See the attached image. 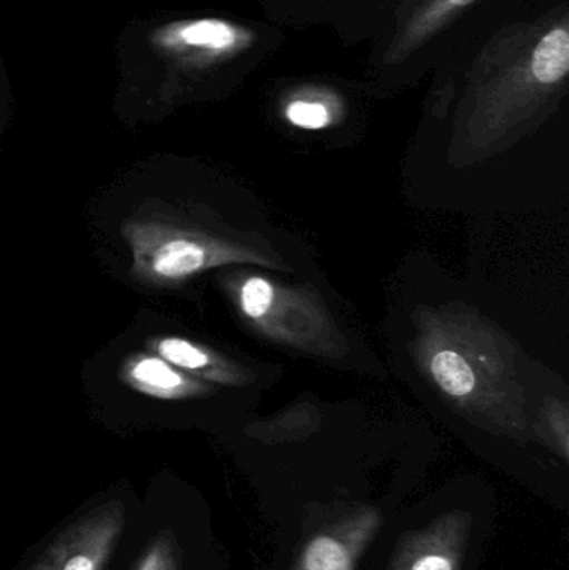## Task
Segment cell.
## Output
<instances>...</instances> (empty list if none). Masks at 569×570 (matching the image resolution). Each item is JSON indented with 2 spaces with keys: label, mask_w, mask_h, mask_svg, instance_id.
<instances>
[{
  "label": "cell",
  "mask_w": 569,
  "mask_h": 570,
  "mask_svg": "<svg viewBox=\"0 0 569 570\" xmlns=\"http://www.w3.org/2000/svg\"><path fill=\"white\" fill-rule=\"evenodd\" d=\"M488 357H470L468 345L457 338H438L426 347V368L434 384L451 402L463 407L481 405L480 397L488 384L487 372L480 367Z\"/></svg>",
  "instance_id": "9c48e42d"
},
{
  "label": "cell",
  "mask_w": 569,
  "mask_h": 570,
  "mask_svg": "<svg viewBox=\"0 0 569 570\" xmlns=\"http://www.w3.org/2000/svg\"><path fill=\"white\" fill-rule=\"evenodd\" d=\"M383 518L360 508L314 534L291 570H357L361 558L380 532Z\"/></svg>",
  "instance_id": "ba28073f"
},
{
  "label": "cell",
  "mask_w": 569,
  "mask_h": 570,
  "mask_svg": "<svg viewBox=\"0 0 569 570\" xmlns=\"http://www.w3.org/2000/svg\"><path fill=\"white\" fill-rule=\"evenodd\" d=\"M126 525V508L110 501L67 528L29 570H106Z\"/></svg>",
  "instance_id": "5b68a950"
},
{
  "label": "cell",
  "mask_w": 569,
  "mask_h": 570,
  "mask_svg": "<svg viewBox=\"0 0 569 570\" xmlns=\"http://www.w3.org/2000/svg\"><path fill=\"white\" fill-rule=\"evenodd\" d=\"M340 94L327 83L303 82L283 99V116L303 130H323L333 126L341 109Z\"/></svg>",
  "instance_id": "7c38bea8"
},
{
  "label": "cell",
  "mask_w": 569,
  "mask_h": 570,
  "mask_svg": "<svg viewBox=\"0 0 569 570\" xmlns=\"http://www.w3.org/2000/svg\"><path fill=\"white\" fill-rule=\"evenodd\" d=\"M122 237L133 254V276L157 287L183 284L196 274L227 264H267L239 244L159 220H129L122 227Z\"/></svg>",
  "instance_id": "3957f363"
},
{
  "label": "cell",
  "mask_w": 569,
  "mask_h": 570,
  "mask_svg": "<svg viewBox=\"0 0 569 570\" xmlns=\"http://www.w3.org/2000/svg\"><path fill=\"white\" fill-rule=\"evenodd\" d=\"M569 76L567 3L498 30L471 63L458 127L478 146L527 129L563 99Z\"/></svg>",
  "instance_id": "6da1fadb"
},
{
  "label": "cell",
  "mask_w": 569,
  "mask_h": 570,
  "mask_svg": "<svg viewBox=\"0 0 569 570\" xmlns=\"http://www.w3.org/2000/svg\"><path fill=\"white\" fill-rule=\"evenodd\" d=\"M147 345L150 352L199 381L220 385H243L249 381L243 367L234 364L219 352L190 338L160 335L147 341Z\"/></svg>",
  "instance_id": "8fae6325"
},
{
  "label": "cell",
  "mask_w": 569,
  "mask_h": 570,
  "mask_svg": "<svg viewBox=\"0 0 569 570\" xmlns=\"http://www.w3.org/2000/svg\"><path fill=\"white\" fill-rule=\"evenodd\" d=\"M281 39L276 29L264 23L197 17L157 27L150 40L176 76L196 80L223 72H253Z\"/></svg>",
  "instance_id": "7a4b0ae2"
},
{
  "label": "cell",
  "mask_w": 569,
  "mask_h": 570,
  "mask_svg": "<svg viewBox=\"0 0 569 570\" xmlns=\"http://www.w3.org/2000/svg\"><path fill=\"white\" fill-rule=\"evenodd\" d=\"M473 515L451 511L401 539L387 570H461L467 558Z\"/></svg>",
  "instance_id": "52a82bcc"
},
{
  "label": "cell",
  "mask_w": 569,
  "mask_h": 570,
  "mask_svg": "<svg viewBox=\"0 0 569 570\" xmlns=\"http://www.w3.org/2000/svg\"><path fill=\"white\" fill-rule=\"evenodd\" d=\"M480 0H398L393 29L381 52L386 67L404 66L447 32Z\"/></svg>",
  "instance_id": "8992f818"
},
{
  "label": "cell",
  "mask_w": 569,
  "mask_h": 570,
  "mask_svg": "<svg viewBox=\"0 0 569 570\" xmlns=\"http://www.w3.org/2000/svg\"><path fill=\"white\" fill-rule=\"evenodd\" d=\"M120 381L159 401H184L214 392V385L174 367L154 352H137L120 365Z\"/></svg>",
  "instance_id": "30bf717a"
},
{
  "label": "cell",
  "mask_w": 569,
  "mask_h": 570,
  "mask_svg": "<svg viewBox=\"0 0 569 570\" xmlns=\"http://www.w3.org/2000/svg\"><path fill=\"white\" fill-rule=\"evenodd\" d=\"M133 570H183L179 546L170 532H160L147 546Z\"/></svg>",
  "instance_id": "4fadbf2b"
},
{
  "label": "cell",
  "mask_w": 569,
  "mask_h": 570,
  "mask_svg": "<svg viewBox=\"0 0 569 570\" xmlns=\"http://www.w3.org/2000/svg\"><path fill=\"white\" fill-rule=\"evenodd\" d=\"M234 295L244 317L274 341L320 354L337 345L330 315L306 292L243 276L234 284Z\"/></svg>",
  "instance_id": "277c9868"
}]
</instances>
